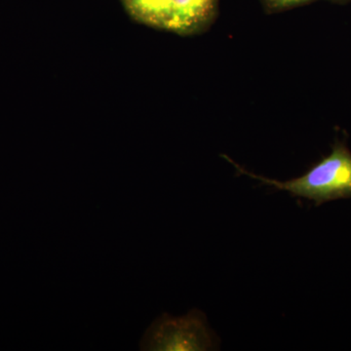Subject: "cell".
Here are the masks:
<instances>
[{
	"mask_svg": "<svg viewBox=\"0 0 351 351\" xmlns=\"http://www.w3.org/2000/svg\"><path fill=\"white\" fill-rule=\"evenodd\" d=\"M241 174L249 176L295 197L313 200L316 205L327 201L351 197V154L345 145L338 143L330 156L313 166L306 174L286 182L270 180L247 172L244 168L226 157Z\"/></svg>",
	"mask_w": 351,
	"mask_h": 351,
	"instance_id": "1",
	"label": "cell"
},
{
	"mask_svg": "<svg viewBox=\"0 0 351 351\" xmlns=\"http://www.w3.org/2000/svg\"><path fill=\"white\" fill-rule=\"evenodd\" d=\"M213 346V334L198 309L181 317L163 314L147 330L140 343L141 350L149 351H204Z\"/></svg>",
	"mask_w": 351,
	"mask_h": 351,
	"instance_id": "2",
	"label": "cell"
},
{
	"mask_svg": "<svg viewBox=\"0 0 351 351\" xmlns=\"http://www.w3.org/2000/svg\"><path fill=\"white\" fill-rule=\"evenodd\" d=\"M214 11L215 0H170L166 31L195 34L211 21Z\"/></svg>",
	"mask_w": 351,
	"mask_h": 351,
	"instance_id": "3",
	"label": "cell"
},
{
	"mask_svg": "<svg viewBox=\"0 0 351 351\" xmlns=\"http://www.w3.org/2000/svg\"><path fill=\"white\" fill-rule=\"evenodd\" d=\"M123 2L126 10L138 22L166 29L170 0H123Z\"/></svg>",
	"mask_w": 351,
	"mask_h": 351,
	"instance_id": "4",
	"label": "cell"
},
{
	"mask_svg": "<svg viewBox=\"0 0 351 351\" xmlns=\"http://www.w3.org/2000/svg\"><path fill=\"white\" fill-rule=\"evenodd\" d=\"M265 11L269 13L282 12L289 9L295 8L315 0H262Z\"/></svg>",
	"mask_w": 351,
	"mask_h": 351,
	"instance_id": "5",
	"label": "cell"
},
{
	"mask_svg": "<svg viewBox=\"0 0 351 351\" xmlns=\"http://www.w3.org/2000/svg\"><path fill=\"white\" fill-rule=\"evenodd\" d=\"M332 2H336V3H346V2L350 1V0H331Z\"/></svg>",
	"mask_w": 351,
	"mask_h": 351,
	"instance_id": "6",
	"label": "cell"
}]
</instances>
